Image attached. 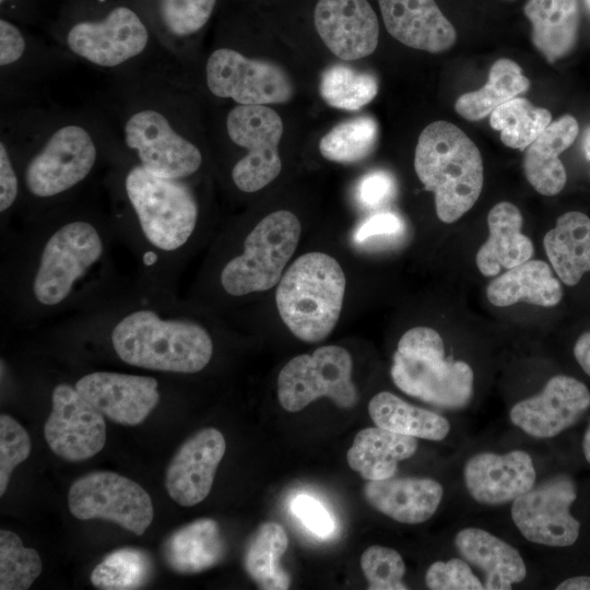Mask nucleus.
<instances>
[{
	"label": "nucleus",
	"instance_id": "nucleus-32",
	"mask_svg": "<svg viewBox=\"0 0 590 590\" xmlns=\"http://www.w3.org/2000/svg\"><path fill=\"white\" fill-rule=\"evenodd\" d=\"M368 413L376 426L415 438L441 440L450 430L444 416L414 406L388 391L371 398Z\"/></svg>",
	"mask_w": 590,
	"mask_h": 590
},
{
	"label": "nucleus",
	"instance_id": "nucleus-49",
	"mask_svg": "<svg viewBox=\"0 0 590 590\" xmlns=\"http://www.w3.org/2000/svg\"><path fill=\"white\" fill-rule=\"evenodd\" d=\"M574 355L585 373L590 376V331L582 333L577 339Z\"/></svg>",
	"mask_w": 590,
	"mask_h": 590
},
{
	"label": "nucleus",
	"instance_id": "nucleus-29",
	"mask_svg": "<svg viewBox=\"0 0 590 590\" xmlns=\"http://www.w3.org/2000/svg\"><path fill=\"white\" fill-rule=\"evenodd\" d=\"M225 542L219 523L200 518L174 531L163 544L164 560L170 569L193 575L217 565L224 557Z\"/></svg>",
	"mask_w": 590,
	"mask_h": 590
},
{
	"label": "nucleus",
	"instance_id": "nucleus-34",
	"mask_svg": "<svg viewBox=\"0 0 590 590\" xmlns=\"http://www.w3.org/2000/svg\"><path fill=\"white\" fill-rule=\"evenodd\" d=\"M216 0H154L152 30L173 57L181 55V44L196 36L210 21Z\"/></svg>",
	"mask_w": 590,
	"mask_h": 590
},
{
	"label": "nucleus",
	"instance_id": "nucleus-7",
	"mask_svg": "<svg viewBox=\"0 0 590 590\" xmlns=\"http://www.w3.org/2000/svg\"><path fill=\"white\" fill-rule=\"evenodd\" d=\"M58 39L60 48L71 57L109 70H131L153 52H167L146 20L128 4H116L102 15L75 20L60 32Z\"/></svg>",
	"mask_w": 590,
	"mask_h": 590
},
{
	"label": "nucleus",
	"instance_id": "nucleus-13",
	"mask_svg": "<svg viewBox=\"0 0 590 590\" xmlns=\"http://www.w3.org/2000/svg\"><path fill=\"white\" fill-rule=\"evenodd\" d=\"M209 92L238 105L284 104L294 96V85L279 64L245 56L236 49H214L204 66Z\"/></svg>",
	"mask_w": 590,
	"mask_h": 590
},
{
	"label": "nucleus",
	"instance_id": "nucleus-28",
	"mask_svg": "<svg viewBox=\"0 0 590 590\" xmlns=\"http://www.w3.org/2000/svg\"><path fill=\"white\" fill-rule=\"evenodd\" d=\"M413 436L398 434L381 427L359 430L346 453L350 468L367 481L392 477L398 463L411 458L417 450Z\"/></svg>",
	"mask_w": 590,
	"mask_h": 590
},
{
	"label": "nucleus",
	"instance_id": "nucleus-15",
	"mask_svg": "<svg viewBox=\"0 0 590 590\" xmlns=\"http://www.w3.org/2000/svg\"><path fill=\"white\" fill-rule=\"evenodd\" d=\"M577 498L573 479L555 475L533 486L512 502L511 518L520 533L530 542L553 547L573 545L580 530L570 514Z\"/></svg>",
	"mask_w": 590,
	"mask_h": 590
},
{
	"label": "nucleus",
	"instance_id": "nucleus-33",
	"mask_svg": "<svg viewBox=\"0 0 590 590\" xmlns=\"http://www.w3.org/2000/svg\"><path fill=\"white\" fill-rule=\"evenodd\" d=\"M529 87L530 81L520 66L511 59L499 58L492 64L486 84L460 95L455 110L465 120L477 121Z\"/></svg>",
	"mask_w": 590,
	"mask_h": 590
},
{
	"label": "nucleus",
	"instance_id": "nucleus-22",
	"mask_svg": "<svg viewBox=\"0 0 590 590\" xmlns=\"http://www.w3.org/2000/svg\"><path fill=\"white\" fill-rule=\"evenodd\" d=\"M388 33L403 45L439 54L451 48L457 32L435 0H378Z\"/></svg>",
	"mask_w": 590,
	"mask_h": 590
},
{
	"label": "nucleus",
	"instance_id": "nucleus-3",
	"mask_svg": "<svg viewBox=\"0 0 590 590\" xmlns=\"http://www.w3.org/2000/svg\"><path fill=\"white\" fill-rule=\"evenodd\" d=\"M415 173L434 193L438 219L453 223L477 201L484 181L480 150L456 125L437 120L421 132L414 154Z\"/></svg>",
	"mask_w": 590,
	"mask_h": 590
},
{
	"label": "nucleus",
	"instance_id": "nucleus-10",
	"mask_svg": "<svg viewBox=\"0 0 590 590\" xmlns=\"http://www.w3.org/2000/svg\"><path fill=\"white\" fill-rule=\"evenodd\" d=\"M352 369L351 354L338 345L295 356L278 376L280 404L288 412H298L316 399L327 397L339 408L351 409L357 403Z\"/></svg>",
	"mask_w": 590,
	"mask_h": 590
},
{
	"label": "nucleus",
	"instance_id": "nucleus-44",
	"mask_svg": "<svg viewBox=\"0 0 590 590\" xmlns=\"http://www.w3.org/2000/svg\"><path fill=\"white\" fill-rule=\"evenodd\" d=\"M425 582L432 590H482L484 585L474 575L469 563L460 558L433 563L426 574Z\"/></svg>",
	"mask_w": 590,
	"mask_h": 590
},
{
	"label": "nucleus",
	"instance_id": "nucleus-46",
	"mask_svg": "<svg viewBox=\"0 0 590 590\" xmlns=\"http://www.w3.org/2000/svg\"><path fill=\"white\" fill-rule=\"evenodd\" d=\"M396 181L385 170H373L364 175L356 185L357 202L366 209L378 208L388 202L394 194Z\"/></svg>",
	"mask_w": 590,
	"mask_h": 590
},
{
	"label": "nucleus",
	"instance_id": "nucleus-17",
	"mask_svg": "<svg viewBox=\"0 0 590 590\" xmlns=\"http://www.w3.org/2000/svg\"><path fill=\"white\" fill-rule=\"evenodd\" d=\"M590 408V391L578 379L556 375L543 390L516 403L510 421L528 435L551 438L569 428Z\"/></svg>",
	"mask_w": 590,
	"mask_h": 590
},
{
	"label": "nucleus",
	"instance_id": "nucleus-2",
	"mask_svg": "<svg viewBox=\"0 0 590 590\" xmlns=\"http://www.w3.org/2000/svg\"><path fill=\"white\" fill-rule=\"evenodd\" d=\"M25 128L31 142L22 182L38 200L61 197L86 180L113 137L104 119L82 115L36 118Z\"/></svg>",
	"mask_w": 590,
	"mask_h": 590
},
{
	"label": "nucleus",
	"instance_id": "nucleus-38",
	"mask_svg": "<svg viewBox=\"0 0 590 590\" xmlns=\"http://www.w3.org/2000/svg\"><path fill=\"white\" fill-rule=\"evenodd\" d=\"M378 126L374 118L362 116L333 127L319 142V151L328 161L356 163L375 148Z\"/></svg>",
	"mask_w": 590,
	"mask_h": 590
},
{
	"label": "nucleus",
	"instance_id": "nucleus-50",
	"mask_svg": "<svg viewBox=\"0 0 590 590\" xmlns=\"http://www.w3.org/2000/svg\"><path fill=\"white\" fill-rule=\"evenodd\" d=\"M557 590H590V576H577L562 581Z\"/></svg>",
	"mask_w": 590,
	"mask_h": 590
},
{
	"label": "nucleus",
	"instance_id": "nucleus-48",
	"mask_svg": "<svg viewBox=\"0 0 590 590\" xmlns=\"http://www.w3.org/2000/svg\"><path fill=\"white\" fill-rule=\"evenodd\" d=\"M404 228L402 219L392 212H380L367 217L354 232V241H364L380 236L400 234Z\"/></svg>",
	"mask_w": 590,
	"mask_h": 590
},
{
	"label": "nucleus",
	"instance_id": "nucleus-16",
	"mask_svg": "<svg viewBox=\"0 0 590 590\" xmlns=\"http://www.w3.org/2000/svg\"><path fill=\"white\" fill-rule=\"evenodd\" d=\"M51 412L45 424V439L63 460L84 461L98 453L106 442L104 415L68 384L55 387Z\"/></svg>",
	"mask_w": 590,
	"mask_h": 590
},
{
	"label": "nucleus",
	"instance_id": "nucleus-8",
	"mask_svg": "<svg viewBox=\"0 0 590 590\" xmlns=\"http://www.w3.org/2000/svg\"><path fill=\"white\" fill-rule=\"evenodd\" d=\"M123 190L150 244L164 251L186 244L196 228L199 209L185 181L160 177L134 162L126 170Z\"/></svg>",
	"mask_w": 590,
	"mask_h": 590
},
{
	"label": "nucleus",
	"instance_id": "nucleus-18",
	"mask_svg": "<svg viewBox=\"0 0 590 590\" xmlns=\"http://www.w3.org/2000/svg\"><path fill=\"white\" fill-rule=\"evenodd\" d=\"M74 387L104 416L121 425L142 423L160 401L158 384L148 376L95 371L82 376Z\"/></svg>",
	"mask_w": 590,
	"mask_h": 590
},
{
	"label": "nucleus",
	"instance_id": "nucleus-45",
	"mask_svg": "<svg viewBox=\"0 0 590 590\" xmlns=\"http://www.w3.org/2000/svg\"><path fill=\"white\" fill-rule=\"evenodd\" d=\"M15 150L9 135L1 130L0 139V212L5 213L15 203L21 179L15 166Z\"/></svg>",
	"mask_w": 590,
	"mask_h": 590
},
{
	"label": "nucleus",
	"instance_id": "nucleus-31",
	"mask_svg": "<svg viewBox=\"0 0 590 590\" xmlns=\"http://www.w3.org/2000/svg\"><path fill=\"white\" fill-rule=\"evenodd\" d=\"M543 246L560 281L576 285L590 271V219L578 211L564 213L545 234Z\"/></svg>",
	"mask_w": 590,
	"mask_h": 590
},
{
	"label": "nucleus",
	"instance_id": "nucleus-51",
	"mask_svg": "<svg viewBox=\"0 0 590 590\" xmlns=\"http://www.w3.org/2000/svg\"><path fill=\"white\" fill-rule=\"evenodd\" d=\"M582 450L586 460L590 463V424L583 435Z\"/></svg>",
	"mask_w": 590,
	"mask_h": 590
},
{
	"label": "nucleus",
	"instance_id": "nucleus-42",
	"mask_svg": "<svg viewBox=\"0 0 590 590\" xmlns=\"http://www.w3.org/2000/svg\"><path fill=\"white\" fill-rule=\"evenodd\" d=\"M361 567L369 590H406L402 579L405 564L393 548L373 545L361 556Z\"/></svg>",
	"mask_w": 590,
	"mask_h": 590
},
{
	"label": "nucleus",
	"instance_id": "nucleus-20",
	"mask_svg": "<svg viewBox=\"0 0 590 590\" xmlns=\"http://www.w3.org/2000/svg\"><path fill=\"white\" fill-rule=\"evenodd\" d=\"M314 23L327 48L340 59H361L377 48L379 22L367 0H319Z\"/></svg>",
	"mask_w": 590,
	"mask_h": 590
},
{
	"label": "nucleus",
	"instance_id": "nucleus-26",
	"mask_svg": "<svg viewBox=\"0 0 590 590\" xmlns=\"http://www.w3.org/2000/svg\"><path fill=\"white\" fill-rule=\"evenodd\" d=\"M578 133L576 118L564 115L551 122L526 149L523 173L539 193L551 197L565 187L567 175L559 155L574 143Z\"/></svg>",
	"mask_w": 590,
	"mask_h": 590
},
{
	"label": "nucleus",
	"instance_id": "nucleus-6",
	"mask_svg": "<svg viewBox=\"0 0 590 590\" xmlns=\"http://www.w3.org/2000/svg\"><path fill=\"white\" fill-rule=\"evenodd\" d=\"M390 374L401 391L440 408L462 409L473 396L472 368L463 361L446 359L442 338L429 327L404 332Z\"/></svg>",
	"mask_w": 590,
	"mask_h": 590
},
{
	"label": "nucleus",
	"instance_id": "nucleus-53",
	"mask_svg": "<svg viewBox=\"0 0 590 590\" xmlns=\"http://www.w3.org/2000/svg\"><path fill=\"white\" fill-rule=\"evenodd\" d=\"M585 3H586L587 8H588L589 11H590V0H585Z\"/></svg>",
	"mask_w": 590,
	"mask_h": 590
},
{
	"label": "nucleus",
	"instance_id": "nucleus-19",
	"mask_svg": "<svg viewBox=\"0 0 590 590\" xmlns=\"http://www.w3.org/2000/svg\"><path fill=\"white\" fill-rule=\"evenodd\" d=\"M225 449V438L214 427L202 428L181 444L165 474L169 497L184 507L202 502L212 488Z\"/></svg>",
	"mask_w": 590,
	"mask_h": 590
},
{
	"label": "nucleus",
	"instance_id": "nucleus-43",
	"mask_svg": "<svg viewBox=\"0 0 590 590\" xmlns=\"http://www.w3.org/2000/svg\"><path fill=\"white\" fill-rule=\"evenodd\" d=\"M31 438L22 425L8 414L0 415V496L8 487L10 476L31 453Z\"/></svg>",
	"mask_w": 590,
	"mask_h": 590
},
{
	"label": "nucleus",
	"instance_id": "nucleus-27",
	"mask_svg": "<svg viewBox=\"0 0 590 590\" xmlns=\"http://www.w3.org/2000/svg\"><path fill=\"white\" fill-rule=\"evenodd\" d=\"M523 13L531 24V40L547 62L575 48L580 24L578 0H528Z\"/></svg>",
	"mask_w": 590,
	"mask_h": 590
},
{
	"label": "nucleus",
	"instance_id": "nucleus-36",
	"mask_svg": "<svg viewBox=\"0 0 590 590\" xmlns=\"http://www.w3.org/2000/svg\"><path fill=\"white\" fill-rule=\"evenodd\" d=\"M552 122L551 113L527 98L515 97L497 107L489 117L493 129L500 131L502 142L511 149H527Z\"/></svg>",
	"mask_w": 590,
	"mask_h": 590
},
{
	"label": "nucleus",
	"instance_id": "nucleus-35",
	"mask_svg": "<svg viewBox=\"0 0 590 590\" xmlns=\"http://www.w3.org/2000/svg\"><path fill=\"white\" fill-rule=\"evenodd\" d=\"M287 545L284 528L273 521L261 523L251 534L245 548L244 567L258 588L288 589L291 579L280 566Z\"/></svg>",
	"mask_w": 590,
	"mask_h": 590
},
{
	"label": "nucleus",
	"instance_id": "nucleus-5",
	"mask_svg": "<svg viewBox=\"0 0 590 590\" xmlns=\"http://www.w3.org/2000/svg\"><path fill=\"white\" fill-rule=\"evenodd\" d=\"M345 275L331 256L312 251L298 257L281 278L275 302L279 314L299 340H324L340 318Z\"/></svg>",
	"mask_w": 590,
	"mask_h": 590
},
{
	"label": "nucleus",
	"instance_id": "nucleus-40",
	"mask_svg": "<svg viewBox=\"0 0 590 590\" xmlns=\"http://www.w3.org/2000/svg\"><path fill=\"white\" fill-rule=\"evenodd\" d=\"M38 553L23 545L20 536L0 530V589L26 590L42 573Z\"/></svg>",
	"mask_w": 590,
	"mask_h": 590
},
{
	"label": "nucleus",
	"instance_id": "nucleus-12",
	"mask_svg": "<svg viewBox=\"0 0 590 590\" xmlns=\"http://www.w3.org/2000/svg\"><path fill=\"white\" fill-rule=\"evenodd\" d=\"M103 240L90 222L61 225L46 241L33 280V294L44 306H56L103 253Z\"/></svg>",
	"mask_w": 590,
	"mask_h": 590
},
{
	"label": "nucleus",
	"instance_id": "nucleus-30",
	"mask_svg": "<svg viewBox=\"0 0 590 590\" xmlns=\"http://www.w3.org/2000/svg\"><path fill=\"white\" fill-rule=\"evenodd\" d=\"M494 306L507 307L518 302L553 307L563 297L559 281L550 266L541 260H527L494 279L486 290Z\"/></svg>",
	"mask_w": 590,
	"mask_h": 590
},
{
	"label": "nucleus",
	"instance_id": "nucleus-14",
	"mask_svg": "<svg viewBox=\"0 0 590 590\" xmlns=\"http://www.w3.org/2000/svg\"><path fill=\"white\" fill-rule=\"evenodd\" d=\"M68 507L76 519L108 520L137 535L145 532L154 516L148 492L110 471H94L75 480L68 493Z\"/></svg>",
	"mask_w": 590,
	"mask_h": 590
},
{
	"label": "nucleus",
	"instance_id": "nucleus-21",
	"mask_svg": "<svg viewBox=\"0 0 590 590\" xmlns=\"http://www.w3.org/2000/svg\"><path fill=\"white\" fill-rule=\"evenodd\" d=\"M463 479L474 500L495 506L514 502L531 489L536 473L532 458L523 450L481 452L465 462Z\"/></svg>",
	"mask_w": 590,
	"mask_h": 590
},
{
	"label": "nucleus",
	"instance_id": "nucleus-1",
	"mask_svg": "<svg viewBox=\"0 0 590 590\" xmlns=\"http://www.w3.org/2000/svg\"><path fill=\"white\" fill-rule=\"evenodd\" d=\"M109 108L117 141L144 169L182 181L199 172L203 153L185 130L172 75L128 76Z\"/></svg>",
	"mask_w": 590,
	"mask_h": 590
},
{
	"label": "nucleus",
	"instance_id": "nucleus-11",
	"mask_svg": "<svg viewBox=\"0 0 590 590\" xmlns=\"http://www.w3.org/2000/svg\"><path fill=\"white\" fill-rule=\"evenodd\" d=\"M229 140L247 150L232 168L234 185L243 192H256L280 174L279 143L283 134L280 115L267 105H236L227 114Z\"/></svg>",
	"mask_w": 590,
	"mask_h": 590
},
{
	"label": "nucleus",
	"instance_id": "nucleus-25",
	"mask_svg": "<svg viewBox=\"0 0 590 590\" xmlns=\"http://www.w3.org/2000/svg\"><path fill=\"white\" fill-rule=\"evenodd\" d=\"M523 217L512 203L502 201L487 215L488 238L480 247L475 262L485 276L497 275L502 269L514 268L533 255L531 239L521 232Z\"/></svg>",
	"mask_w": 590,
	"mask_h": 590
},
{
	"label": "nucleus",
	"instance_id": "nucleus-4",
	"mask_svg": "<svg viewBox=\"0 0 590 590\" xmlns=\"http://www.w3.org/2000/svg\"><path fill=\"white\" fill-rule=\"evenodd\" d=\"M110 338L122 362L152 370L198 373L213 354L212 339L200 324L163 319L146 309L125 316L114 327Z\"/></svg>",
	"mask_w": 590,
	"mask_h": 590
},
{
	"label": "nucleus",
	"instance_id": "nucleus-37",
	"mask_svg": "<svg viewBox=\"0 0 590 590\" xmlns=\"http://www.w3.org/2000/svg\"><path fill=\"white\" fill-rule=\"evenodd\" d=\"M319 92L331 107L358 110L370 103L378 93L375 75L344 64H334L323 71Z\"/></svg>",
	"mask_w": 590,
	"mask_h": 590
},
{
	"label": "nucleus",
	"instance_id": "nucleus-52",
	"mask_svg": "<svg viewBox=\"0 0 590 590\" xmlns=\"http://www.w3.org/2000/svg\"><path fill=\"white\" fill-rule=\"evenodd\" d=\"M582 148L586 158L590 161V127L586 130L583 134Z\"/></svg>",
	"mask_w": 590,
	"mask_h": 590
},
{
	"label": "nucleus",
	"instance_id": "nucleus-41",
	"mask_svg": "<svg viewBox=\"0 0 590 590\" xmlns=\"http://www.w3.org/2000/svg\"><path fill=\"white\" fill-rule=\"evenodd\" d=\"M47 52L45 47H37L31 37L14 21L1 16L0 19V69L1 82L9 78H16L26 71L38 67L39 57Z\"/></svg>",
	"mask_w": 590,
	"mask_h": 590
},
{
	"label": "nucleus",
	"instance_id": "nucleus-23",
	"mask_svg": "<svg viewBox=\"0 0 590 590\" xmlns=\"http://www.w3.org/2000/svg\"><path fill=\"white\" fill-rule=\"evenodd\" d=\"M366 502L393 520L416 524L428 520L438 509L444 488L427 477H389L364 485Z\"/></svg>",
	"mask_w": 590,
	"mask_h": 590
},
{
	"label": "nucleus",
	"instance_id": "nucleus-9",
	"mask_svg": "<svg viewBox=\"0 0 590 590\" xmlns=\"http://www.w3.org/2000/svg\"><path fill=\"white\" fill-rule=\"evenodd\" d=\"M302 233L297 216L285 210L264 216L244 240V252L221 272V284L233 296L272 288L281 280Z\"/></svg>",
	"mask_w": 590,
	"mask_h": 590
},
{
	"label": "nucleus",
	"instance_id": "nucleus-39",
	"mask_svg": "<svg viewBox=\"0 0 590 590\" xmlns=\"http://www.w3.org/2000/svg\"><path fill=\"white\" fill-rule=\"evenodd\" d=\"M152 574L149 554L123 547L108 554L91 573V582L103 590H131L144 586Z\"/></svg>",
	"mask_w": 590,
	"mask_h": 590
},
{
	"label": "nucleus",
	"instance_id": "nucleus-24",
	"mask_svg": "<svg viewBox=\"0 0 590 590\" xmlns=\"http://www.w3.org/2000/svg\"><path fill=\"white\" fill-rule=\"evenodd\" d=\"M455 546L469 564L484 575V589L508 590L527 576V567L517 548L479 528L460 530Z\"/></svg>",
	"mask_w": 590,
	"mask_h": 590
},
{
	"label": "nucleus",
	"instance_id": "nucleus-47",
	"mask_svg": "<svg viewBox=\"0 0 590 590\" xmlns=\"http://www.w3.org/2000/svg\"><path fill=\"white\" fill-rule=\"evenodd\" d=\"M292 511L304 526L319 536H328L334 522L327 509L315 498L299 495L292 502Z\"/></svg>",
	"mask_w": 590,
	"mask_h": 590
}]
</instances>
